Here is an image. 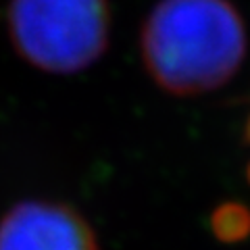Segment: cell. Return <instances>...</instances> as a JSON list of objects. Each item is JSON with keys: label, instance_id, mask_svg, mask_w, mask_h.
<instances>
[{"label": "cell", "instance_id": "6da1fadb", "mask_svg": "<svg viewBox=\"0 0 250 250\" xmlns=\"http://www.w3.org/2000/svg\"><path fill=\"white\" fill-rule=\"evenodd\" d=\"M140 44L154 83L175 96H196L236 75L246 27L228 0H161L144 21Z\"/></svg>", "mask_w": 250, "mask_h": 250}, {"label": "cell", "instance_id": "7a4b0ae2", "mask_svg": "<svg viewBox=\"0 0 250 250\" xmlns=\"http://www.w3.org/2000/svg\"><path fill=\"white\" fill-rule=\"evenodd\" d=\"M106 0H11L15 48L48 73H75L100 59L108 42Z\"/></svg>", "mask_w": 250, "mask_h": 250}, {"label": "cell", "instance_id": "3957f363", "mask_svg": "<svg viewBox=\"0 0 250 250\" xmlns=\"http://www.w3.org/2000/svg\"><path fill=\"white\" fill-rule=\"evenodd\" d=\"M0 250H98V242L73 207L25 200L0 221Z\"/></svg>", "mask_w": 250, "mask_h": 250}]
</instances>
